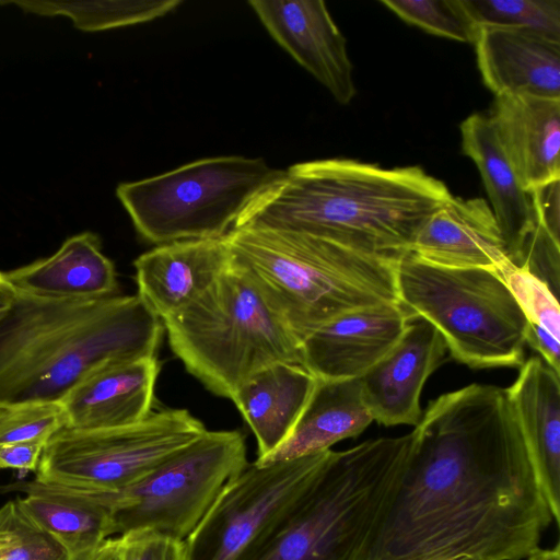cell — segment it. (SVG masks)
Here are the masks:
<instances>
[{
  "label": "cell",
  "instance_id": "1",
  "mask_svg": "<svg viewBox=\"0 0 560 560\" xmlns=\"http://www.w3.org/2000/svg\"><path fill=\"white\" fill-rule=\"evenodd\" d=\"M368 560H524L553 517L505 388L432 400Z\"/></svg>",
  "mask_w": 560,
  "mask_h": 560
},
{
  "label": "cell",
  "instance_id": "2",
  "mask_svg": "<svg viewBox=\"0 0 560 560\" xmlns=\"http://www.w3.org/2000/svg\"><path fill=\"white\" fill-rule=\"evenodd\" d=\"M452 197L442 180L419 166L316 160L283 170L234 229L301 232L359 252L398 257L410 250L427 219Z\"/></svg>",
  "mask_w": 560,
  "mask_h": 560
},
{
  "label": "cell",
  "instance_id": "3",
  "mask_svg": "<svg viewBox=\"0 0 560 560\" xmlns=\"http://www.w3.org/2000/svg\"><path fill=\"white\" fill-rule=\"evenodd\" d=\"M164 326L144 300L16 294L0 323V406L58 402L110 362L156 357Z\"/></svg>",
  "mask_w": 560,
  "mask_h": 560
},
{
  "label": "cell",
  "instance_id": "4",
  "mask_svg": "<svg viewBox=\"0 0 560 560\" xmlns=\"http://www.w3.org/2000/svg\"><path fill=\"white\" fill-rule=\"evenodd\" d=\"M224 241L232 262L300 341L345 313L399 302V256L368 254L285 230L234 229Z\"/></svg>",
  "mask_w": 560,
  "mask_h": 560
},
{
  "label": "cell",
  "instance_id": "5",
  "mask_svg": "<svg viewBox=\"0 0 560 560\" xmlns=\"http://www.w3.org/2000/svg\"><path fill=\"white\" fill-rule=\"evenodd\" d=\"M415 430L332 451L250 560H368L400 486Z\"/></svg>",
  "mask_w": 560,
  "mask_h": 560
},
{
  "label": "cell",
  "instance_id": "6",
  "mask_svg": "<svg viewBox=\"0 0 560 560\" xmlns=\"http://www.w3.org/2000/svg\"><path fill=\"white\" fill-rule=\"evenodd\" d=\"M162 323L187 372L231 400L264 368L302 364L301 341L233 262L203 294Z\"/></svg>",
  "mask_w": 560,
  "mask_h": 560
},
{
  "label": "cell",
  "instance_id": "7",
  "mask_svg": "<svg viewBox=\"0 0 560 560\" xmlns=\"http://www.w3.org/2000/svg\"><path fill=\"white\" fill-rule=\"evenodd\" d=\"M395 277L399 303L435 327L454 359L474 369L524 363L527 322L498 271L445 267L406 252Z\"/></svg>",
  "mask_w": 560,
  "mask_h": 560
},
{
  "label": "cell",
  "instance_id": "8",
  "mask_svg": "<svg viewBox=\"0 0 560 560\" xmlns=\"http://www.w3.org/2000/svg\"><path fill=\"white\" fill-rule=\"evenodd\" d=\"M282 171L262 158H206L121 183L116 196L138 234L149 243L224 238Z\"/></svg>",
  "mask_w": 560,
  "mask_h": 560
},
{
  "label": "cell",
  "instance_id": "9",
  "mask_svg": "<svg viewBox=\"0 0 560 560\" xmlns=\"http://www.w3.org/2000/svg\"><path fill=\"white\" fill-rule=\"evenodd\" d=\"M206 431L188 410L170 408L126 427H63L46 443L34 481L70 491L119 492Z\"/></svg>",
  "mask_w": 560,
  "mask_h": 560
},
{
  "label": "cell",
  "instance_id": "10",
  "mask_svg": "<svg viewBox=\"0 0 560 560\" xmlns=\"http://www.w3.org/2000/svg\"><path fill=\"white\" fill-rule=\"evenodd\" d=\"M247 465L242 432L207 430L137 483L107 493L117 534L149 529L184 540Z\"/></svg>",
  "mask_w": 560,
  "mask_h": 560
},
{
  "label": "cell",
  "instance_id": "11",
  "mask_svg": "<svg viewBox=\"0 0 560 560\" xmlns=\"http://www.w3.org/2000/svg\"><path fill=\"white\" fill-rule=\"evenodd\" d=\"M330 450L248 464L184 539L185 560H250L317 478Z\"/></svg>",
  "mask_w": 560,
  "mask_h": 560
},
{
  "label": "cell",
  "instance_id": "12",
  "mask_svg": "<svg viewBox=\"0 0 560 560\" xmlns=\"http://www.w3.org/2000/svg\"><path fill=\"white\" fill-rule=\"evenodd\" d=\"M270 36L341 105L355 93L347 42L322 0H250Z\"/></svg>",
  "mask_w": 560,
  "mask_h": 560
},
{
  "label": "cell",
  "instance_id": "13",
  "mask_svg": "<svg viewBox=\"0 0 560 560\" xmlns=\"http://www.w3.org/2000/svg\"><path fill=\"white\" fill-rule=\"evenodd\" d=\"M413 318L399 302L345 313L301 341L302 364L317 378H359L398 342Z\"/></svg>",
  "mask_w": 560,
  "mask_h": 560
},
{
  "label": "cell",
  "instance_id": "14",
  "mask_svg": "<svg viewBox=\"0 0 560 560\" xmlns=\"http://www.w3.org/2000/svg\"><path fill=\"white\" fill-rule=\"evenodd\" d=\"M446 345L428 320L415 317L398 342L359 377L373 420L386 427L417 425L423 385L440 365Z\"/></svg>",
  "mask_w": 560,
  "mask_h": 560
},
{
  "label": "cell",
  "instance_id": "15",
  "mask_svg": "<svg viewBox=\"0 0 560 560\" xmlns=\"http://www.w3.org/2000/svg\"><path fill=\"white\" fill-rule=\"evenodd\" d=\"M159 372L156 357L115 361L93 371L60 402L66 428L97 430L140 422L153 411Z\"/></svg>",
  "mask_w": 560,
  "mask_h": 560
},
{
  "label": "cell",
  "instance_id": "16",
  "mask_svg": "<svg viewBox=\"0 0 560 560\" xmlns=\"http://www.w3.org/2000/svg\"><path fill=\"white\" fill-rule=\"evenodd\" d=\"M488 117L525 190L560 180V98L494 96Z\"/></svg>",
  "mask_w": 560,
  "mask_h": 560
},
{
  "label": "cell",
  "instance_id": "17",
  "mask_svg": "<svg viewBox=\"0 0 560 560\" xmlns=\"http://www.w3.org/2000/svg\"><path fill=\"white\" fill-rule=\"evenodd\" d=\"M231 262L224 238L158 245L133 262L138 295L163 319L203 294Z\"/></svg>",
  "mask_w": 560,
  "mask_h": 560
},
{
  "label": "cell",
  "instance_id": "18",
  "mask_svg": "<svg viewBox=\"0 0 560 560\" xmlns=\"http://www.w3.org/2000/svg\"><path fill=\"white\" fill-rule=\"evenodd\" d=\"M409 252L445 267L500 272L512 264L494 214L482 198L453 196L427 219Z\"/></svg>",
  "mask_w": 560,
  "mask_h": 560
},
{
  "label": "cell",
  "instance_id": "19",
  "mask_svg": "<svg viewBox=\"0 0 560 560\" xmlns=\"http://www.w3.org/2000/svg\"><path fill=\"white\" fill-rule=\"evenodd\" d=\"M474 44L483 83L494 96L560 98V40L529 30L483 26Z\"/></svg>",
  "mask_w": 560,
  "mask_h": 560
},
{
  "label": "cell",
  "instance_id": "20",
  "mask_svg": "<svg viewBox=\"0 0 560 560\" xmlns=\"http://www.w3.org/2000/svg\"><path fill=\"white\" fill-rule=\"evenodd\" d=\"M542 494L560 524V377L540 357L521 365L505 388Z\"/></svg>",
  "mask_w": 560,
  "mask_h": 560
},
{
  "label": "cell",
  "instance_id": "21",
  "mask_svg": "<svg viewBox=\"0 0 560 560\" xmlns=\"http://www.w3.org/2000/svg\"><path fill=\"white\" fill-rule=\"evenodd\" d=\"M459 130L462 151L479 171L506 256L521 267L526 243L538 223L532 195L521 185L488 115L471 114Z\"/></svg>",
  "mask_w": 560,
  "mask_h": 560
},
{
  "label": "cell",
  "instance_id": "22",
  "mask_svg": "<svg viewBox=\"0 0 560 560\" xmlns=\"http://www.w3.org/2000/svg\"><path fill=\"white\" fill-rule=\"evenodd\" d=\"M19 295L42 300H91L115 295L114 262L103 254L100 237L83 232L67 238L46 258L3 272Z\"/></svg>",
  "mask_w": 560,
  "mask_h": 560
},
{
  "label": "cell",
  "instance_id": "23",
  "mask_svg": "<svg viewBox=\"0 0 560 560\" xmlns=\"http://www.w3.org/2000/svg\"><path fill=\"white\" fill-rule=\"evenodd\" d=\"M317 378L299 363L268 365L246 380L232 401L253 431L262 460L291 434Z\"/></svg>",
  "mask_w": 560,
  "mask_h": 560
},
{
  "label": "cell",
  "instance_id": "24",
  "mask_svg": "<svg viewBox=\"0 0 560 560\" xmlns=\"http://www.w3.org/2000/svg\"><path fill=\"white\" fill-rule=\"evenodd\" d=\"M22 511L65 550L67 560H84L117 534L113 506L96 493L38 483L22 487Z\"/></svg>",
  "mask_w": 560,
  "mask_h": 560
},
{
  "label": "cell",
  "instance_id": "25",
  "mask_svg": "<svg viewBox=\"0 0 560 560\" xmlns=\"http://www.w3.org/2000/svg\"><path fill=\"white\" fill-rule=\"evenodd\" d=\"M372 421L359 378H317L291 434L270 455L255 463L264 465L330 450L341 440L360 435Z\"/></svg>",
  "mask_w": 560,
  "mask_h": 560
},
{
  "label": "cell",
  "instance_id": "26",
  "mask_svg": "<svg viewBox=\"0 0 560 560\" xmlns=\"http://www.w3.org/2000/svg\"><path fill=\"white\" fill-rule=\"evenodd\" d=\"M527 322L526 345L560 373V308L550 288L527 269L511 264L499 272Z\"/></svg>",
  "mask_w": 560,
  "mask_h": 560
},
{
  "label": "cell",
  "instance_id": "27",
  "mask_svg": "<svg viewBox=\"0 0 560 560\" xmlns=\"http://www.w3.org/2000/svg\"><path fill=\"white\" fill-rule=\"evenodd\" d=\"M23 11L39 15H65L82 31H103L149 22L166 15L182 4L180 0L119 1H7Z\"/></svg>",
  "mask_w": 560,
  "mask_h": 560
},
{
  "label": "cell",
  "instance_id": "28",
  "mask_svg": "<svg viewBox=\"0 0 560 560\" xmlns=\"http://www.w3.org/2000/svg\"><path fill=\"white\" fill-rule=\"evenodd\" d=\"M479 27L497 26L537 32L560 40V0H462Z\"/></svg>",
  "mask_w": 560,
  "mask_h": 560
},
{
  "label": "cell",
  "instance_id": "29",
  "mask_svg": "<svg viewBox=\"0 0 560 560\" xmlns=\"http://www.w3.org/2000/svg\"><path fill=\"white\" fill-rule=\"evenodd\" d=\"M400 20L435 36L474 44L478 26L462 0H382Z\"/></svg>",
  "mask_w": 560,
  "mask_h": 560
},
{
  "label": "cell",
  "instance_id": "30",
  "mask_svg": "<svg viewBox=\"0 0 560 560\" xmlns=\"http://www.w3.org/2000/svg\"><path fill=\"white\" fill-rule=\"evenodd\" d=\"M0 560H67V556L14 499L0 508Z\"/></svg>",
  "mask_w": 560,
  "mask_h": 560
},
{
  "label": "cell",
  "instance_id": "31",
  "mask_svg": "<svg viewBox=\"0 0 560 560\" xmlns=\"http://www.w3.org/2000/svg\"><path fill=\"white\" fill-rule=\"evenodd\" d=\"M66 427L58 402H25L0 406V445L48 440Z\"/></svg>",
  "mask_w": 560,
  "mask_h": 560
},
{
  "label": "cell",
  "instance_id": "32",
  "mask_svg": "<svg viewBox=\"0 0 560 560\" xmlns=\"http://www.w3.org/2000/svg\"><path fill=\"white\" fill-rule=\"evenodd\" d=\"M122 560H185L184 540L149 529L118 536Z\"/></svg>",
  "mask_w": 560,
  "mask_h": 560
},
{
  "label": "cell",
  "instance_id": "33",
  "mask_svg": "<svg viewBox=\"0 0 560 560\" xmlns=\"http://www.w3.org/2000/svg\"><path fill=\"white\" fill-rule=\"evenodd\" d=\"M537 222L559 241L560 230V180L529 191Z\"/></svg>",
  "mask_w": 560,
  "mask_h": 560
},
{
  "label": "cell",
  "instance_id": "34",
  "mask_svg": "<svg viewBox=\"0 0 560 560\" xmlns=\"http://www.w3.org/2000/svg\"><path fill=\"white\" fill-rule=\"evenodd\" d=\"M46 443L36 441L0 445V469L36 472Z\"/></svg>",
  "mask_w": 560,
  "mask_h": 560
},
{
  "label": "cell",
  "instance_id": "35",
  "mask_svg": "<svg viewBox=\"0 0 560 560\" xmlns=\"http://www.w3.org/2000/svg\"><path fill=\"white\" fill-rule=\"evenodd\" d=\"M84 560H122L119 537H110Z\"/></svg>",
  "mask_w": 560,
  "mask_h": 560
},
{
  "label": "cell",
  "instance_id": "36",
  "mask_svg": "<svg viewBox=\"0 0 560 560\" xmlns=\"http://www.w3.org/2000/svg\"><path fill=\"white\" fill-rule=\"evenodd\" d=\"M15 296L16 293L5 281L3 272L0 271V323L11 310L15 301Z\"/></svg>",
  "mask_w": 560,
  "mask_h": 560
},
{
  "label": "cell",
  "instance_id": "37",
  "mask_svg": "<svg viewBox=\"0 0 560 560\" xmlns=\"http://www.w3.org/2000/svg\"><path fill=\"white\" fill-rule=\"evenodd\" d=\"M527 560H560V545L557 542L551 548L541 549L540 547L532 552Z\"/></svg>",
  "mask_w": 560,
  "mask_h": 560
}]
</instances>
